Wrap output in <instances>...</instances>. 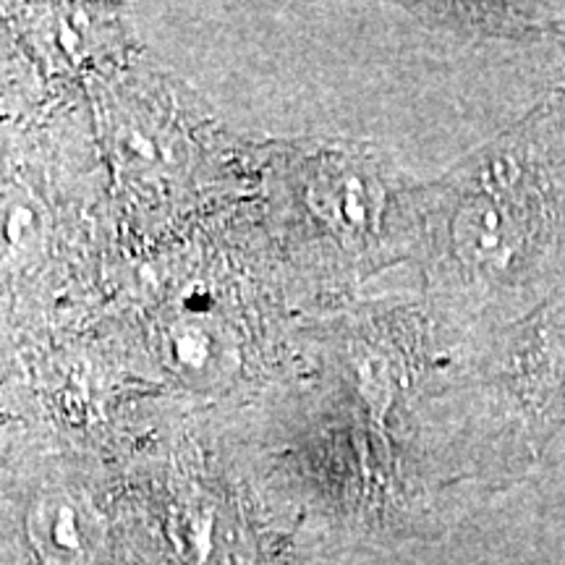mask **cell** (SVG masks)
Here are the masks:
<instances>
[{
	"label": "cell",
	"instance_id": "52a82bcc",
	"mask_svg": "<svg viewBox=\"0 0 565 565\" xmlns=\"http://www.w3.org/2000/svg\"><path fill=\"white\" fill-rule=\"evenodd\" d=\"M563 34H565V24H563Z\"/></svg>",
	"mask_w": 565,
	"mask_h": 565
},
{
	"label": "cell",
	"instance_id": "3957f363",
	"mask_svg": "<svg viewBox=\"0 0 565 565\" xmlns=\"http://www.w3.org/2000/svg\"><path fill=\"white\" fill-rule=\"evenodd\" d=\"M303 202L335 252L351 263H362L385 244L398 192L374 154L324 150L309 168Z\"/></svg>",
	"mask_w": 565,
	"mask_h": 565
},
{
	"label": "cell",
	"instance_id": "277c9868",
	"mask_svg": "<svg viewBox=\"0 0 565 565\" xmlns=\"http://www.w3.org/2000/svg\"><path fill=\"white\" fill-rule=\"evenodd\" d=\"M26 532L45 565H95L108 545V524L100 508L71 487H55L34 500Z\"/></svg>",
	"mask_w": 565,
	"mask_h": 565
},
{
	"label": "cell",
	"instance_id": "8992f818",
	"mask_svg": "<svg viewBox=\"0 0 565 565\" xmlns=\"http://www.w3.org/2000/svg\"><path fill=\"white\" fill-rule=\"evenodd\" d=\"M118 150L124 154V162L134 171H145V168H160L166 171L173 166V158H168L166 150H158V131H147L141 126H126L116 131Z\"/></svg>",
	"mask_w": 565,
	"mask_h": 565
},
{
	"label": "cell",
	"instance_id": "6da1fadb",
	"mask_svg": "<svg viewBox=\"0 0 565 565\" xmlns=\"http://www.w3.org/2000/svg\"><path fill=\"white\" fill-rule=\"evenodd\" d=\"M429 249L475 341L565 286V84L437 194Z\"/></svg>",
	"mask_w": 565,
	"mask_h": 565
},
{
	"label": "cell",
	"instance_id": "5b68a950",
	"mask_svg": "<svg viewBox=\"0 0 565 565\" xmlns=\"http://www.w3.org/2000/svg\"><path fill=\"white\" fill-rule=\"evenodd\" d=\"M162 353L179 380L196 387L221 385L238 366L236 343L231 335L202 317L173 324L162 343Z\"/></svg>",
	"mask_w": 565,
	"mask_h": 565
},
{
	"label": "cell",
	"instance_id": "7a4b0ae2",
	"mask_svg": "<svg viewBox=\"0 0 565 565\" xmlns=\"http://www.w3.org/2000/svg\"><path fill=\"white\" fill-rule=\"evenodd\" d=\"M466 427L500 482H526L565 435V286L475 341L463 383Z\"/></svg>",
	"mask_w": 565,
	"mask_h": 565
}]
</instances>
